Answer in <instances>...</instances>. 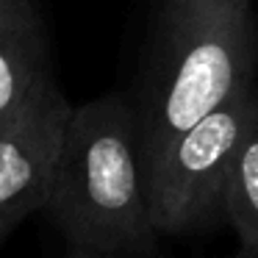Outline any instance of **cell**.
Returning <instances> with one entry per match:
<instances>
[{
    "label": "cell",
    "instance_id": "obj_4",
    "mask_svg": "<svg viewBox=\"0 0 258 258\" xmlns=\"http://www.w3.org/2000/svg\"><path fill=\"white\" fill-rule=\"evenodd\" d=\"M73 106L56 78L0 128V247L34 211H45Z\"/></svg>",
    "mask_w": 258,
    "mask_h": 258
},
{
    "label": "cell",
    "instance_id": "obj_6",
    "mask_svg": "<svg viewBox=\"0 0 258 258\" xmlns=\"http://www.w3.org/2000/svg\"><path fill=\"white\" fill-rule=\"evenodd\" d=\"M225 217L239 247L258 250V100L250 114L225 186Z\"/></svg>",
    "mask_w": 258,
    "mask_h": 258
},
{
    "label": "cell",
    "instance_id": "obj_5",
    "mask_svg": "<svg viewBox=\"0 0 258 258\" xmlns=\"http://www.w3.org/2000/svg\"><path fill=\"white\" fill-rule=\"evenodd\" d=\"M53 78L45 25L31 0H0V128Z\"/></svg>",
    "mask_w": 258,
    "mask_h": 258
},
{
    "label": "cell",
    "instance_id": "obj_7",
    "mask_svg": "<svg viewBox=\"0 0 258 258\" xmlns=\"http://www.w3.org/2000/svg\"><path fill=\"white\" fill-rule=\"evenodd\" d=\"M67 258H108L103 252H92V250H78V247H70V255Z\"/></svg>",
    "mask_w": 258,
    "mask_h": 258
},
{
    "label": "cell",
    "instance_id": "obj_2",
    "mask_svg": "<svg viewBox=\"0 0 258 258\" xmlns=\"http://www.w3.org/2000/svg\"><path fill=\"white\" fill-rule=\"evenodd\" d=\"M45 214L70 247L119 255L150 247L136 108L119 95L73 106Z\"/></svg>",
    "mask_w": 258,
    "mask_h": 258
},
{
    "label": "cell",
    "instance_id": "obj_1",
    "mask_svg": "<svg viewBox=\"0 0 258 258\" xmlns=\"http://www.w3.org/2000/svg\"><path fill=\"white\" fill-rule=\"evenodd\" d=\"M255 70L252 0H161L153 64L136 108L142 164L252 86Z\"/></svg>",
    "mask_w": 258,
    "mask_h": 258
},
{
    "label": "cell",
    "instance_id": "obj_3",
    "mask_svg": "<svg viewBox=\"0 0 258 258\" xmlns=\"http://www.w3.org/2000/svg\"><path fill=\"white\" fill-rule=\"evenodd\" d=\"M258 84L206 114L175 136L145 164L147 206L156 233H186L225 217V186L250 114Z\"/></svg>",
    "mask_w": 258,
    "mask_h": 258
},
{
    "label": "cell",
    "instance_id": "obj_8",
    "mask_svg": "<svg viewBox=\"0 0 258 258\" xmlns=\"http://www.w3.org/2000/svg\"><path fill=\"white\" fill-rule=\"evenodd\" d=\"M228 258H258V250H250V247H239V250L233 252V255Z\"/></svg>",
    "mask_w": 258,
    "mask_h": 258
}]
</instances>
